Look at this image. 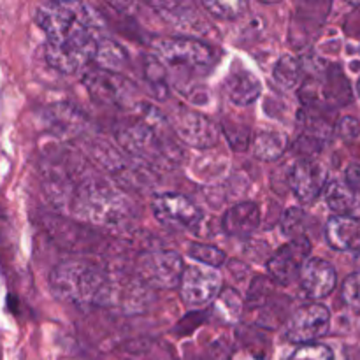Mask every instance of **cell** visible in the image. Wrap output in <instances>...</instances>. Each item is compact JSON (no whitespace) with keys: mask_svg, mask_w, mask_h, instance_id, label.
<instances>
[{"mask_svg":"<svg viewBox=\"0 0 360 360\" xmlns=\"http://www.w3.org/2000/svg\"><path fill=\"white\" fill-rule=\"evenodd\" d=\"M84 84L94 101L105 105H122L132 95L134 86L130 81L111 70L95 69L84 76Z\"/></svg>","mask_w":360,"mask_h":360,"instance_id":"12","label":"cell"},{"mask_svg":"<svg viewBox=\"0 0 360 360\" xmlns=\"http://www.w3.org/2000/svg\"><path fill=\"white\" fill-rule=\"evenodd\" d=\"M347 186L360 197V165L354 164L347 169Z\"/></svg>","mask_w":360,"mask_h":360,"instance_id":"31","label":"cell"},{"mask_svg":"<svg viewBox=\"0 0 360 360\" xmlns=\"http://www.w3.org/2000/svg\"><path fill=\"white\" fill-rule=\"evenodd\" d=\"M273 295H276L274 294L273 281H271L269 278L257 276L248 288V299H246V306L259 311L260 308H264V306H266L267 302L273 299Z\"/></svg>","mask_w":360,"mask_h":360,"instance_id":"24","label":"cell"},{"mask_svg":"<svg viewBox=\"0 0 360 360\" xmlns=\"http://www.w3.org/2000/svg\"><path fill=\"white\" fill-rule=\"evenodd\" d=\"M35 21L46 35V58L60 72L74 74L90 65L108 39L101 14L88 4H41Z\"/></svg>","mask_w":360,"mask_h":360,"instance_id":"1","label":"cell"},{"mask_svg":"<svg viewBox=\"0 0 360 360\" xmlns=\"http://www.w3.org/2000/svg\"><path fill=\"white\" fill-rule=\"evenodd\" d=\"M288 186L301 202H315L327 186V169L311 158H301L292 167Z\"/></svg>","mask_w":360,"mask_h":360,"instance_id":"11","label":"cell"},{"mask_svg":"<svg viewBox=\"0 0 360 360\" xmlns=\"http://www.w3.org/2000/svg\"><path fill=\"white\" fill-rule=\"evenodd\" d=\"M357 91H359V95H360V79H359V83H357Z\"/></svg>","mask_w":360,"mask_h":360,"instance_id":"32","label":"cell"},{"mask_svg":"<svg viewBox=\"0 0 360 360\" xmlns=\"http://www.w3.org/2000/svg\"><path fill=\"white\" fill-rule=\"evenodd\" d=\"M287 360H334V352L327 345H301Z\"/></svg>","mask_w":360,"mask_h":360,"instance_id":"28","label":"cell"},{"mask_svg":"<svg viewBox=\"0 0 360 360\" xmlns=\"http://www.w3.org/2000/svg\"><path fill=\"white\" fill-rule=\"evenodd\" d=\"M225 91L236 105H250L262 94V84L250 70H232L225 79Z\"/></svg>","mask_w":360,"mask_h":360,"instance_id":"16","label":"cell"},{"mask_svg":"<svg viewBox=\"0 0 360 360\" xmlns=\"http://www.w3.org/2000/svg\"><path fill=\"white\" fill-rule=\"evenodd\" d=\"M167 125V118L150 104L137 105V120L125 123L116 130V139L129 153L137 155L150 162L178 160V150L172 143L164 139L162 130Z\"/></svg>","mask_w":360,"mask_h":360,"instance_id":"3","label":"cell"},{"mask_svg":"<svg viewBox=\"0 0 360 360\" xmlns=\"http://www.w3.org/2000/svg\"><path fill=\"white\" fill-rule=\"evenodd\" d=\"M334 132L338 137H341L343 141H354L355 137L360 134V123L359 120L352 118V116H345L334 127Z\"/></svg>","mask_w":360,"mask_h":360,"instance_id":"30","label":"cell"},{"mask_svg":"<svg viewBox=\"0 0 360 360\" xmlns=\"http://www.w3.org/2000/svg\"><path fill=\"white\" fill-rule=\"evenodd\" d=\"M260 207L255 202H241L225 211L221 227L232 238L246 239L259 229Z\"/></svg>","mask_w":360,"mask_h":360,"instance_id":"15","label":"cell"},{"mask_svg":"<svg viewBox=\"0 0 360 360\" xmlns=\"http://www.w3.org/2000/svg\"><path fill=\"white\" fill-rule=\"evenodd\" d=\"M243 309H245V302L234 288H224L214 299L213 313L221 323H227V326L238 323L243 316Z\"/></svg>","mask_w":360,"mask_h":360,"instance_id":"20","label":"cell"},{"mask_svg":"<svg viewBox=\"0 0 360 360\" xmlns=\"http://www.w3.org/2000/svg\"><path fill=\"white\" fill-rule=\"evenodd\" d=\"M221 130H224L229 143H231V146L234 148L236 151H245L246 148H248L250 132H252L248 127H238V129H236V127H231L227 125V123H224V125H221Z\"/></svg>","mask_w":360,"mask_h":360,"instance_id":"29","label":"cell"},{"mask_svg":"<svg viewBox=\"0 0 360 360\" xmlns=\"http://www.w3.org/2000/svg\"><path fill=\"white\" fill-rule=\"evenodd\" d=\"M341 299L350 311L360 315V273L347 276L341 287Z\"/></svg>","mask_w":360,"mask_h":360,"instance_id":"27","label":"cell"},{"mask_svg":"<svg viewBox=\"0 0 360 360\" xmlns=\"http://www.w3.org/2000/svg\"><path fill=\"white\" fill-rule=\"evenodd\" d=\"M326 238L338 252H360V220L355 217L334 214L326 225Z\"/></svg>","mask_w":360,"mask_h":360,"instance_id":"14","label":"cell"},{"mask_svg":"<svg viewBox=\"0 0 360 360\" xmlns=\"http://www.w3.org/2000/svg\"><path fill=\"white\" fill-rule=\"evenodd\" d=\"M185 271L183 257L172 250L148 252L137 259V280L153 290H172L178 288L181 274Z\"/></svg>","mask_w":360,"mask_h":360,"instance_id":"4","label":"cell"},{"mask_svg":"<svg viewBox=\"0 0 360 360\" xmlns=\"http://www.w3.org/2000/svg\"><path fill=\"white\" fill-rule=\"evenodd\" d=\"M327 206L338 214V217H348L355 210V193L347 186V183L330 181L326 186Z\"/></svg>","mask_w":360,"mask_h":360,"instance_id":"21","label":"cell"},{"mask_svg":"<svg viewBox=\"0 0 360 360\" xmlns=\"http://www.w3.org/2000/svg\"><path fill=\"white\" fill-rule=\"evenodd\" d=\"M167 123L171 130L193 148H211L218 143V129L206 116L193 112L190 109L179 108L169 116Z\"/></svg>","mask_w":360,"mask_h":360,"instance_id":"10","label":"cell"},{"mask_svg":"<svg viewBox=\"0 0 360 360\" xmlns=\"http://www.w3.org/2000/svg\"><path fill=\"white\" fill-rule=\"evenodd\" d=\"M309 253H311V243L306 236L292 239L287 245L281 246L267 262L271 281L281 287L290 285L295 278H299V273L308 260Z\"/></svg>","mask_w":360,"mask_h":360,"instance_id":"9","label":"cell"},{"mask_svg":"<svg viewBox=\"0 0 360 360\" xmlns=\"http://www.w3.org/2000/svg\"><path fill=\"white\" fill-rule=\"evenodd\" d=\"M316 86H322V102L326 109L340 108V105H347L352 102L350 83L338 65H330L323 74L322 83L316 84Z\"/></svg>","mask_w":360,"mask_h":360,"instance_id":"17","label":"cell"},{"mask_svg":"<svg viewBox=\"0 0 360 360\" xmlns=\"http://www.w3.org/2000/svg\"><path fill=\"white\" fill-rule=\"evenodd\" d=\"M188 255L192 259H195L197 262H200L202 266L213 267V269H218L225 264L227 260V255H225L224 250L217 248L213 245H204V243H192L188 246Z\"/></svg>","mask_w":360,"mask_h":360,"instance_id":"23","label":"cell"},{"mask_svg":"<svg viewBox=\"0 0 360 360\" xmlns=\"http://www.w3.org/2000/svg\"><path fill=\"white\" fill-rule=\"evenodd\" d=\"M153 48L155 55L171 67H204L214 60V49L192 37H165Z\"/></svg>","mask_w":360,"mask_h":360,"instance_id":"5","label":"cell"},{"mask_svg":"<svg viewBox=\"0 0 360 360\" xmlns=\"http://www.w3.org/2000/svg\"><path fill=\"white\" fill-rule=\"evenodd\" d=\"M306 220H308V217H306V213L301 207H290L281 217V231H283L285 236L292 239L302 238L304 236Z\"/></svg>","mask_w":360,"mask_h":360,"instance_id":"25","label":"cell"},{"mask_svg":"<svg viewBox=\"0 0 360 360\" xmlns=\"http://www.w3.org/2000/svg\"><path fill=\"white\" fill-rule=\"evenodd\" d=\"M330 327V313L319 302L301 306L290 315L287 322V338L295 345L316 343L327 334Z\"/></svg>","mask_w":360,"mask_h":360,"instance_id":"7","label":"cell"},{"mask_svg":"<svg viewBox=\"0 0 360 360\" xmlns=\"http://www.w3.org/2000/svg\"><path fill=\"white\" fill-rule=\"evenodd\" d=\"M179 295L186 306H202L214 301L221 292V276L213 267L188 266L179 280Z\"/></svg>","mask_w":360,"mask_h":360,"instance_id":"8","label":"cell"},{"mask_svg":"<svg viewBox=\"0 0 360 360\" xmlns=\"http://www.w3.org/2000/svg\"><path fill=\"white\" fill-rule=\"evenodd\" d=\"M151 211L162 225L193 231L202 220V211L181 193H158L151 199Z\"/></svg>","mask_w":360,"mask_h":360,"instance_id":"6","label":"cell"},{"mask_svg":"<svg viewBox=\"0 0 360 360\" xmlns=\"http://www.w3.org/2000/svg\"><path fill=\"white\" fill-rule=\"evenodd\" d=\"M274 81L280 84L283 90H294L299 86L302 77V65L294 56H281L278 63L274 65Z\"/></svg>","mask_w":360,"mask_h":360,"instance_id":"22","label":"cell"},{"mask_svg":"<svg viewBox=\"0 0 360 360\" xmlns=\"http://www.w3.org/2000/svg\"><path fill=\"white\" fill-rule=\"evenodd\" d=\"M46 122L53 134L60 137H70L83 129L84 118L74 105L55 104L46 109Z\"/></svg>","mask_w":360,"mask_h":360,"instance_id":"18","label":"cell"},{"mask_svg":"<svg viewBox=\"0 0 360 360\" xmlns=\"http://www.w3.org/2000/svg\"><path fill=\"white\" fill-rule=\"evenodd\" d=\"M202 6L207 13L213 14L214 18H220V20H236L248 9V4L241 2V0H236V2H202Z\"/></svg>","mask_w":360,"mask_h":360,"instance_id":"26","label":"cell"},{"mask_svg":"<svg viewBox=\"0 0 360 360\" xmlns=\"http://www.w3.org/2000/svg\"><path fill=\"white\" fill-rule=\"evenodd\" d=\"M302 290L311 299H323L333 294L338 283L336 269L323 259H308L299 273Z\"/></svg>","mask_w":360,"mask_h":360,"instance_id":"13","label":"cell"},{"mask_svg":"<svg viewBox=\"0 0 360 360\" xmlns=\"http://www.w3.org/2000/svg\"><path fill=\"white\" fill-rule=\"evenodd\" d=\"M51 292L63 302L77 306H108L112 302V283L108 273L81 259L63 260L49 274Z\"/></svg>","mask_w":360,"mask_h":360,"instance_id":"2","label":"cell"},{"mask_svg":"<svg viewBox=\"0 0 360 360\" xmlns=\"http://www.w3.org/2000/svg\"><path fill=\"white\" fill-rule=\"evenodd\" d=\"M252 148L259 160L274 162L287 151L288 137L280 130H262L253 137Z\"/></svg>","mask_w":360,"mask_h":360,"instance_id":"19","label":"cell"}]
</instances>
